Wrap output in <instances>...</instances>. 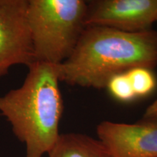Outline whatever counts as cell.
<instances>
[{
    "instance_id": "3957f363",
    "label": "cell",
    "mask_w": 157,
    "mask_h": 157,
    "mask_svg": "<svg viewBox=\"0 0 157 157\" xmlns=\"http://www.w3.org/2000/svg\"><path fill=\"white\" fill-rule=\"evenodd\" d=\"M87 2L29 0L34 61L59 65L72 54L85 29Z\"/></svg>"
},
{
    "instance_id": "5b68a950",
    "label": "cell",
    "mask_w": 157,
    "mask_h": 157,
    "mask_svg": "<svg viewBox=\"0 0 157 157\" xmlns=\"http://www.w3.org/2000/svg\"><path fill=\"white\" fill-rule=\"evenodd\" d=\"M157 21V0H94L87 2L85 25L127 33L151 30Z\"/></svg>"
},
{
    "instance_id": "277c9868",
    "label": "cell",
    "mask_w": 157,
    "mask_h": 157,
    "mask_svg": "<svg viewBox=\"0 0 157 157\" xmlns=\"http://www.w3.org/2000/svg\"><path fill=\"white\" fill-rule=\"evenodd\" d=\"M29 0H0V79L15 65L34 62Z\"/></svg>"
},
{
    "instance_id": "7a4b0ae2",
    "label": "cell",
    "mask_w": 157,
    "mask_h": 157,
    "mask_svg": "<svg viewBox=\"0 0 157 157\" xmlns=\"http://www.w3.org/2000/svg\"><path fill=\"white\" fill-rule=\"evenodd\" d=\"M22 85L0 95V114L24 143L26 157H42L58 140L63 101L58 65L34 61Z\"/></svg>"
},
{
    "instance_id": "52a82bcc",
    "label": "cell",
    "mask_w": 157,
    "mask_h": 157,
    "mask_svg": "<svg viewBox=\"0 0 157 157\" xmlns=\"http://www.w3.org/2000/svg\"><path fill=\"white\" fill-rule=\"evenodd\" d=\"M49 157H112L98 139L80 133L60 134Z\"/></svg>"
},
{
    "instance_id": "ba28073f",
    "label": "cell",
    "mask_w": 157,
    "mask_h": 157,
    "mask_svg": "<svg viewBox=\"0 0 157 157\" xmlns=\"http://www.w3.org/2000/svg\"><path fill=\"white\" fill-rule=\"evenodd\" d=\"M127 74L137 98L146 97L154 91L156 78L151 69L137 67L129 71Z\"/></svg>"
},
{
    "instance_id": "6da1fadb",
    "label": "cell",
    "mask_w": 157,
    "mask_h": 157,
    "mask_svg": "<svg viewBox=\"0 0 157 157\" xmlns=\"http://www.w3.org/2000/svg\"><path fill=\"white\" fill-rule=\"evenodd\" d=\"M157 66V31L127 33L87 25L72 54L58 65L60 81L71 86L106 88L113 76Z\"/></svg>"
},
{
    "instance_id": "8992f818",
    "label": "cell",
    "mask_w": 157,
    "mask_h": 157,
    "mask_svg": "<svg viewBox=\"0 0 157 157\" xmlns=\"http://www.w3.org/2000/svg\"><path fill=\"white\" fill-rule=\"evenodd\" d=\"M97 135L112 157H157V122L103 121Z\"/></svg>"
},
{
    "instance_id": "9c48e42d",
    "label": "cell",
    "mask_w": 157,
    "mask_h": 157,
    "mask_svg": "<svg viewBox=\"0 0 157 157\" xmlns=\"http://www.w3.org/2000/svg\"><path fill=\"white\" fill-rule=\"evenodd\" d=\"M106 88L110 94L119 101L126 103L137 98L127 73L113 76L109 80Z\"/></svg>"
},
{
    "instance_id": "30bf717a",
    "label": "cell",
    "mask_w": 157,
    "mask_h": 157,
    "mask_svg": "<svg viewBox=\"0 0 157 157\" xmlns=\"http://www.w3.org/2000/svg\"><path fill=\"white\" fill-rule=\"evenodd\" d=\"M143 120L157 122V99L147 107L143 115Z\"/></svg>"
}]
</instances>
